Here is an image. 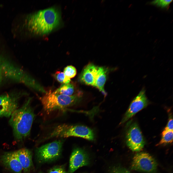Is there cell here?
Wrapping results in <instances>:
<instances>
[{"mask_svg": "<svg viewBox=\"0 0 173 173\" xmlns=\"http://www.w3.org/2000/svg\"><path fill=\"white\" fill-rule=\"evenodd\" d=\"M29 98L10 117L9 124L12 127L15 140L21 142L29 136L35 115Z\"/></svg>", "mask_w": 173, "mask_h": 173, "instance_id": "obj_2", "label": "cell"}, {"mask_svg": "<svg viewBox=\"0 0 173 173\" xmlns=\"http://www.w3.org/2000/svg\"><path fill=\"white\" fill-rule=\"evenodd\" d=\"M113 171L112 173H129L128 172H121L117 169H115L114 171Z\"/></svg>", "mask_w": 173, "mask_h": 173, "instance_id": "obj_22", "label": "cell"}, {"mask_svg": "<svg viewBox=\"0 0 173 173\" xmlns=\"http://www.w3.org/2000/svg\"><path fill=\"white\" fill-rule=\"evenodd\" d=\"M1 63H0V79H1Z\"/></svg>", "mask_w": 173, "mask_h": 173, "instance_id": "obj_23", "label": "cell"}, {"mask_svg": "<svg viewBox=\"0 0 173 173\" xmlns=\"http://www.w3.org/2000/svg\"><path fill=\"white\" fill-rule=\"evenodd\" d=\"M172 117H171L168 122L167 124L163 130H173V124Z\"/></svg>", "mask_w": 173, "mask_h": 173, "instance_id": "obj_21", "label": "cell"}, {"mask_svg": "<svg viewBox=\"0 0 173 173\" xmlns=\"http://www.w3.org/2000/svg\"><path fill=\"white\" fill-rule=\"evenodd\" d=\"M58 93L67 96H71L74 92V87L70 83L62 84L56 90Z\"/></svg>", "mask_w": 173, "mask_h": 173, "instance_id": "obj_15", "label": "cell"}, {"mask_svg": "<svg viewBox=\"0 0 173 173\" xmlns=\"http://www.w3.org/2000/svg\"><path fill=\"white\" fill-rule=\"evenodd\" d=\"M18 157L25 173L30 170L32 165V155L31 151L26 148L17 151Z\"/></svg>", "mask_w": 173, "mask_h": 173, "instance_id": "obj_13", "label": "cell"}, {"mask_svg": "<svg viewBox=\"0 0 173 173\" xmlns=\"http://www.w3.org/2000/svg\"><path fill=\"white\" fill-rule=\"evenodd\" d=\"M70 136L81 137L89 140H93V131L85 126L62 124L55 127L46 136L45 139L53 137L65 138Z\"/></svg>", "mask_w": 173, "mask_h": 173, "instance_id": "obj_4", "label": "cell"}, {"mask_svg": "<svg viewBox=\"0 0 173 173\" xmlns=\"http://www.w3.org/2000/svg\"><path fill=\"white\" fill-rule=\"evenodd\" d=\"M106 69L103 67H98L93 86L98 88L104 95L106 94L104 89L106 80Z\"/></svg>", "mask_w": 173, "mask_h": 173, "instance_id": "obj_14", "label": "cell"}, {"mask_svg": "<svg viewBox=\"0 0 173 173\" xmlns=\"http://www.w3.org/2000/svg\"><path fill=\"white\" fill-rule=\"evenodd\" d=\"M63 141L62 139L56 140L38 148L36 154L39 162L51 161L57 159L61 154Z\"/></svg>", "mask_w": 173, "mask_h": 173, "instance_id": "obj_5", "label": "cell"}, {"mask_svg": "<svg viewBox=\"0 0 173 173\" xmlns=\"http://www.w3.org/2000/svg\"><path fill=\"white\" fill-rule=\"evenodd\" d=\"M126 143L132 151H139L144 147L145 142L137 124L133 123L128 130L126 136Z\"/></svg>", "mask_w": 173, "mask_h": 173, "instance_id": "obj_8", "label": "cell"}, {"mask_svg": "<svg viewBox=\"0 0 173 173\" xmlns=\"http://www.w3.org/2000/svg\"><path fill=\"white\" fill-rule=\"evenodd\" d=\"M0 161L4 166L15 173H21L23 168L19 160L17 151L5 153Z\"/></svg>", "mask_w": 173, "mask_h": 173, "instance_id": "obj_11", "label": "cell"}, {"mask_svg": "<svg viewBox=\"0 0 173 173\" xmlns=\"http://www.w3.org/2000/svg\"><path fill=\"white\" fill-rule=\"evenodd\" d=\"M172 0H158L153 1L152 3L162 8H166L168 6L172 1Z\"/></svg>", "mask_w": 173, "mask_h": 173, "instance_id": "obj_19", "label": "cell"}, {"mask_svg": "<svg viewBox=\"0 0 173 173\" xmlns=\"http://www.w3.org/2000/svg\"><path fill=\"white\" fill-rule=\"evenodd\" d=\"M157 164L155 160L148 154L141 152L136 154L133 159L131 169L147 173L155 171Z\"/></svg>", "mask_w": 173, "mask_h": 173, "instance_id": "obj_6", "label": "cell"}, {"mask_svg": "<svg viewBox=\"0 0 173 173\" xmlns=\"http://www.w3.org/2000/svg\"><path fill=\"white\" fill-rule=\"evenodd\" d=\"M148 103L145 90L143 88L132 101L120 124L124 123L138 112L146 107Z\"/></svg>", "mask_w": 173, "mask_h": 173, "instance_id": "obj_9", "label": "cell"}, {"mask_svg": "<svg viewBox=\"0 0 173 173\" xmlns=\"http://www.w3.org/2000/svg\"><path fill=\"white\" fill-rule=\"evenodd\" d=\"M48 173H68L63 167L62 166H56L51 168Z\"/></svg>", "mask_w": 173, "mask_h": 173, "instance_id": "obj_20", "label": "cell"}, {"mask_svg": "<svg viewBox=\"0 0 173 173\" xmlns=\"http://www.w3.org/2000/svg\"><path fill=\"white\" fill-rule=\"evenodd\" d=\"M63 73L66 77L70 79L75 76L76 74L77 71L74 67L70 65L67 66L64 68Z\"/></svg>", "mask_w": 173, "mask_h": 173, "instance_id": "obj_18", "label": "cell"}, {"mask_svg": "<svg viewBox=\"0 0 173 173\" xmlns=\"http://www.w3.org/2000/svg\"><path fill=\"white\" fill-rule=\"evenodd\" d=\"M42 173L40 172V173Z\"/></svg>", "mask_w": 173, "mask_h": 173, "instance_id": "obj_24", "label": "cell"}, {"mask_svg": "<svg viewBox=\"0 0 173 173\" xmlns=\"http://www.w3.org/2000/svg\"><path fill=\"white\" fill-rule=\"evenodd\" d=\"M82 99V94L78 93L71 96L60 94L56 91H50L41 98L44 110L48 113L64 109L79 103Z\"/></svg>", "mask_w": 173, "mask_h": 173, "instance_id": "obj_3", "label": "cell"}, {"mask_svg": "<svg viewBox=\"0 0 173 173\" xmlns=\"http://www.w3.org/2000/svg\"><path fill=\"white\" fill-rule=\"evenodd\" d=\"M21 96L20 94L14 93L0 95V118L10 117L19 108Z\"/></svg>", "mask_w": 173, "mask_h": 173, "instance_id": "obj_7", "label": "cell"}, {"mask_svg": "<svg viewBox=\"0 0 173 173\" xmlns=\"http://www.w3.org/2000/svg\"><path fill=\"white\" fill-rule=\"evenodd\" d=\"M97 68L93 64H88L84 69L80 76V81L86 84L93 86Z\"/></svg>", "mask_w": 173, "mask_h": 173, "instance_id": "obj_12", "label": "cell"}, {"mask_svg": "<svg viewBox=\"0 0 173 173\" xmlns=\"http://www.w3.org/2000/svg\"><path fill=\"white\" fill-rule=\"evenodd\" d=\"M162 135L161 139L157 145L171 143L173 142V130H163Z\"/></svg>", "mask_w": 173, "mask_h": 173, "instance_id": "obj_16", "label": "cell"}, {"mask_svg": "<svg viewBox=\"0 0 173 173\" xmlns=\"http://www.w3.org/2000/svg\"><path fill=\"white\" fill-rule=\"evenodd\" d=\"M89 163V156L84 151L79 148L74 149L69 160V172L73 173L79 168L87 166Z\"/></svg>", "mask_w": 173, "mask_h": 173, "instance_id": "obj_10", "label": "cell"}, {"mask_svg": "<svg viewBox=\"0 0 173 173\" xmlns=\"http://www.w3.org/2000/svg\"><path fill=\"white\" fill-rule=\"evenodd\" d=\"M61 18L59 10L52 7L29 15L26 17L25 25L31 32L43 35L50 32L57 27Z\"/></svg>", "mask_w": 173, "mask_h": 173, "instance_id": "obj_1", "label": "cell"}, {"mask_svg": "<svg viewBox=\"0 0 173 173\" xmlns=\"http://www.w3.org/2000/svg\"><path fill=\"white\" fill-rule=\"evenodd\" d=\"M54 76L57 81L62 84L69 83L71 81L70 79L66 77L63 72L60 71H56Z\"/></svg>", "mask_w": 173, "mask_h": 173, "instance_id": "obj_17", "label": "cell"}]
</instances>
